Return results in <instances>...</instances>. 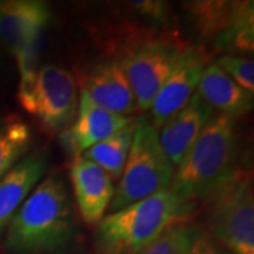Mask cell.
<instances>
[{"mask_svg":"<svg viewBox=\"0 0 254 254\" xmlns=\"http://www.w3.org/2000/svg\"><path fill=\"white\" fill-rule=\"evenodd\" d=\"M175 168L164 154L158 131L147 119L136 120L134 136L109 210L118 212L138 200L170 190Z\"/></svg>","mask_w":254,"mask_h":254,"instance_id":"obj_5","label":"cell"},{"mask_svg":"<svg viewBox=\"0 0 254 254\" xmlns=\"http://www.w3.org/2000/svg\"><path fill=\"white\" fill-rule=\"evenodd\" d=\"M20 106L48 133H61L75 120L78 91L73 75L55 64L38 68L34 88Z\"/></svg>","mask_w":254,"mask_h":254,"instance_id":"obj_7","label":"cell"},{"mask_svg":"<svg viewBox=\"0 0 254 254\" xmlns=\"http://www.w3.org/2000/svg\"><path fill=\"white\" fill-rule=\"evenodd\" d=\"M185 254H230L225 247L219 245L206 230L193 226L190 246Z\"/></svg>","mask_w":254,"mask_h":254,"instance_id":"obj_21","label":"cell"},{"mask_svg":"<svg viewBox=\"0 0 254 254\" xmlns=\"http://www.w3.org/2000/svg\"><path fill=\"white\" fill-rule=\"evenodd\" d=\"M50 20L51 9L46 1H0V43L14 57L27 40L47 30Z\"/></svg>","mask_w":254,"mask_h":254,"instance_id":"obj_13","label":"cell"},{"mask_svg":"<svg viewBox=\"0 0 254 254\" xmlns=\"http://www.w3.org/2000/svg\"><path fill=\"white\" fill-rule=\"evenodd\" d=\"M236 119L215 113L175 168L170 190L193 206L236 170Z\"/></svg>","mask_w":254,"mask_h":254,"instance_id":"obj_2","label":"cell"},{"mask_svg":"<svg viewBox=\"0 0 254 254\" xmlns=\"http://www.w3.org/2000/svg\"><path fill=\"white\" fill-rule=\"evenodd\" d=\"M254 3L250 1H190L187 9L202 41L216 50L253 53Z\"/></svg>","mask_w":254,"mask_h":254,"instance_id":"obj_6","label":"cell"},{"mask_svg":"<svg viewBox=\"0 0 254 254\" xmlns=\"http://www.w3.org/2000/svg\"><path fill=\"white\" fill-rule=\"evenodd\" d=\"M208 232L230 254H254L253 177L236 168L202 199Z\"/></svg>","mask_w":254,"mask_h":254,"instance_id":"obj_4","label":"cell"},{"mask_svg":"<svg viewBox=\"0 0 254 254\" xmlns=\"http://www.w3.org/2000/svg\"><path fill=\"white\" fill-rule=\"evenodd\" d=\"M213 115L215 110L195 91L181 109L157 130L160 145L174 168L180 165Z\"/></svg>","mask_w":254,"mask_h":254,"instance_id":"obj_11","label":"cell"},{"mask_svg":"<svg viewBox=\"0 0 254 254\" xmlns=\"http://www.w3.org/2000/svg\"><path fill=\"white\" fill-rule=\"evenodd\" d=\"M134 128L136 120H133L128 126L115 131L105 140L92 145L82 154V157L96 164L109 175L110 180H119L123 174L130 153Z\"/></svg>","mask_w":254,"mask_h":254,"instance_id":"obj_17","label":"cell"},{"mask_svg":"<svg viewBox=\"0 0 254 254\" xmlns=\"http://www.w3.org/2000/svg\"><path fill=\"white\" fill-rule=\"evenodd\" d=\"M184 47L170 40H147L120 63L136 99L137 110H150L158 91L174 71Z\"/></svg>","mask_w":254,"mask_h":254,"instance_id":"obj_8","label":"cell"},{"mask_svg":"<svg viewBox=\"0 0 254 254\" xmlns=\"http://www.w3.org/2000/svg\"><path fill=\"white\" fill-rule=\"evenodd\" d=\"M75 235L72 200L61 174L37 184L6 229L10 254H41L66 246Z\"/></svg>","mask_w":254,"mask_h":254,"instance_id":"obj_1","label":"cell"},{"mask_svg":"<svg viewBox=\"0 0 254 254\" xmlns=\"http://www.w3.org/2000/svg\"><path fill=\"white\" fill-rule=\"evenodd\" d=\"M193 226L178 219L155 237L150 245L138 254H185L190 246Z\"/></svg>","mask_w":254,"mask_h":254,"instance_id":"obj_19","label":"cell"},{"mask_svg":"<svg viewBox=\"0 0 254 254\" xmlns=\"http://www.w3.org/2000/svg\"><path fill=\"white\" fill-rule=\"evenodd\" d=\"M193 206L185 205L170 190L138 200L100 219L96 245L103 254H138Z\"/></svg>","mask_w":254,"mask_h":254,"instance_id":"obj_3","label":"cell"},{"mask_svg":"<svg viewBox=\"0 0 254 254\" xmlns=\"http://www.w3.org/2000/svg\"><path fill=\"white\" fill-rule=\"evenodd\" d=\"M196 92L215 113L237 119L253 109V93L240 88L216 64H209L200 76Z\"/></svg>","mask_w":254,"mask_h":254,"instance_id":"obj_16","label":"cell"},{"mask_svg":"<svg viewBox=\"0 0 254 254\" xmlns=\"http://www.w3.org/2000/svg\"><path fill=\"white\" fill-rule=\"evenodd\" d=\"M133 120L98 106L86 91L82 89L75 120L60 133L58 138L65 153L76 157L115 131L128 126Z\"/></svg>","mask_w":254,"mask_h":254,"instance_id":"obj_10","label":"cell"},{"mask_svg":"<svg viewBox=\"0 0 254 254\" xmlns=\"http://www.w3.org/2000/svg\"><path fill=\"white\" fill-rule=\"evenodd\" d=\"M69 178L82 219L88 225H98L115 195L110 177L96 164L76 155L71 163Z\"/></svg>","mask_w":254,"mask_h":254,"instance_id":"obj_12","label":"cell"},{"mask_svg":"<svg viewBox=\"0 0 254 254\" xmlns=\"http://www.w3.org/2000/svg\"><path fill=\"white\" fill-rule=\"evenodd\" d=\"M208 53L200 47H184L174 71L164 82L150 108V123L158 130L177 110L188 102L198 88L200 76L209 64Z\"/></svg>","mask_w":254,"mask_h":254,"instance_id":"obj_9","label":"cell"},{"mask_svg":"<svg viewBox=\"0 0 254 254\" xmlns=\"http://www.w3.org/2000/svg\"><path fill=\"white\" fill-rule=\"evenodd\" d=\"M215 64L240 88L254 93V64L252 60L237 55H222Z\"/></svg>","mask_w":254,"mask_h":254,"instance_id":"obj_20","label":"cell"},{"mask_svg":"<svg viewBox=\"0 0 254 254\" xmlns=\"http://www.w3.org/2000/svg\"><path fill=\"white\" fill-rule=\"evenodd\" d=\"M33 144V133L18 115L0 116V180L27 155Z\"/></svg>","mask_w":254,"mask_h":254,"instance_id":"obj_18","label":"cell"},{"mask_svg":"<svg viewBox=\"0 0 254 254\" xmlns=\"http://www.w3.org/2000/svg\"><path fill=\"white\" fill-rule=\"evenodd\" d=\"M98 106L128 116L137 112L136 99L119 61H106L92 69L82 88Z\"/></svg>","mask_w":254,"mask_h":254,"instance_id":"obj_14","label":"cell"},{"mask_svg":"<svg viewBox=\"0 0 254 254\" xmlns=\"http://www.w3.org/2000/svg\"><path fill=\"white\" fill-rule=\"evenodd\" d=\"M47 171L46 155L27 154L0 180V235Z\"/></svg>","mask_w":254,"mask_h":254,"instance_id":"obj_15","label":"cell"}]
</instances>
